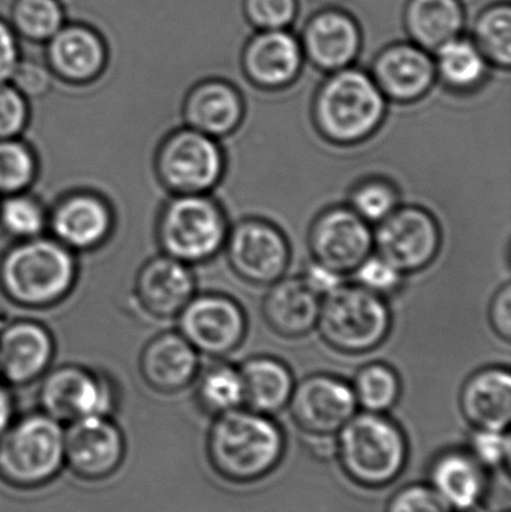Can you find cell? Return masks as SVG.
<instances>
[{"label":"cell","mask_w":511,"mask_h":512,"mask_svg":"<svg viewBox=\"0 0 511 512\" xmlns=\"http://www.w3.org/2000/svg\"><path fill=\"white\" fill-rule=\"evenodd\" d=\"M387 107L389 101L369 71L354 65L326 74L312 98L311 116L323 140L351 147L380 131Z\"/></svg>","instance_id":"1"},{"label":"cell","mask_w":511,"mask_h":512,"mask_svg":"<svg viewBox=\"0 0 511 512\" xmlns=\"http://www.w3.org/2000/svg\"><path fill=\"white\" fill-rule=\"evenodd\" d=\"M284 451V433L278 424L251 409L218 415L207 438L210 465L231 483L263 480L275 471Z\"/></svg>","instance_id":"2"},{"label":"cell","mask_w":511,"mask_h":512,"mask_svg":"<svg viewBox=\"0 0 511 512\" xmlns=\"http://www.w3.org/2000/svg\"><path fill=\"white\" fill-rule=\"evenodd\" d=\"M336 454L345 474L362 487L389 486L407 465L408 445L401 427L384 414L362 412L339 430Z\"/></svg>","instance_id":"3"},{"label":"cell","mask_w":511,"mask_h":512,"mask_svg":"<svg viewBox=\"0 0 511 512\" xmlns=\"http://www.w3.org/2000/svg\"><path fill=\"white\" fill-rule=\"evenodd\" d=\"M65 468V426L45 412L12 421L0 438V480L15 489H39Z\"/></svg>","instance_id":"4"},{"label":"cell","mask_w":511,"mask_h":512,"mask_svg":"<svg viewBox=\"0 0 511 512\" xmlns=\"http://www.w3.org/2000/svg\"><path fill=\"white\" fill-rule=\"evenodd\" d=\"M392 325V310L386 298L356 283L345 282L332 294L321 298L315 328L333 351L363 355L386 342Z\"/></svg>","instance_id":"5"},{"label":"cell","mask_w":511,"mask_h":512,"mask_svg":"<svg viewBox=\"0 0 511 512\" xmlns=\"http://www.w3.org/2000/svg\"><path fill=\"white\" fill-rule=\"evenodd\" d=\"M230 227L224 207L209 194L176 195L159 218V243L177 261L203 264L224 251Z\"/></svg>","instance_id":"6"},{"label":"cell","mask_w":511,"mask_h":512,"mask_svg":"<svg viewBox=\"0 0 511 512\" xmlns=\"http://www.w3.org/2000/svg\"><path fill=\"white\" fill-rule=\"evenodd\" d=\"M74 276V256L65 245L39 237L12 248L0 267V279L9 297L27 306L60 300L71 288Z\"/></svg>","instance_id":"7"},{"label":"cell","mask_w":511,"mask_h":512,"mask_svg":"<svg viewBox=\"0 0 511 512\" xmlns=\"http://www.w3.org/2000/svg\"><path fill=\"white\" fill-rule=\"evenodd\" d=\"M156 171L174 195L210 194L224 179L227 156L216 138L186 126L165 138Z\"/></svg>","instance_id":"8"},{"label":"cell","mask_w":511,"mask_h":512,"mask_svg":"<svg viewBox=\"0 0 511 512\" xmlns=\"http://www.w3.org/2000/svg\"><path fill=\"white\" fill-rule=\"evenodd\" d=\"M222 252L234 274L255 286H270L282 279L291 262V246L284 231L263 218L236 222Z\"/></svg>","instance_id":"9"},{"label":"cell","mask_w":511,"mask_h":512,"mask_svg":"<svg viewBox=\"0 0 511 512\" xmlns=\"http://www.w3.org/2000/svg\"><path fill=\"white\" fill-rule=\"evenodd\" d=\"M374 252L404 274L419 273L437 259L443 233L437 218L420 206H399L375 225Z\"/></svg>","instance_id":"10"},{"label":"cell","mask_w":511,"mask_h":512,"mask_svg":"<svg viewBox=\"0 0 511 512\" xmlns=\"http://www.w3.org/2000/svg\"><path fill=\"white\" fill-rule=\"evenodd\" d=\"M180 334L207 357L236 352L248 334V316L236 298L221 292L194 295L179 313Z\"/></svg>","instance_id":"11"},{"label":"cell","mask_w":511,"mask_h":512,"mask_svg":"<svg viewBox=\"0 0 511 512\" xmlns=\"http://www.w3.org/2000/svg\"><path fill=\"white\" fill-rule=\"evenodd\" d=\"M312 259L353 273L374 252V230L350 206H330L318 213L308 231Z\"/></svg>","instance_id":"12"},{"label":"cell","mask_w":511,"mask_h":512,"mask_svg":"<svg viewBox=\"0 0 511 512\" xmlns=\"http://www.w3.org/2000/svg\"><path fill=\"white\" fill-rule=\"evenodd\" d=\"M39 402L42 412L66 426L83 418L111 417L116 396L104 376L80 367H62L42 382Z\"/></svg>","instance_id":"13"},{"label":"cell","mask_w":511,"mask_h":512,"mask_svg":"<svg viewBox=\"0 0 511 512\" xmlns=\"http://www.w3.org/2000/svg\"><path fill=\"white\" fill-rule=\"evenodd\" d=\"M291 417L308 436H333L354 417L353 387L339 376L315 373L296 384L290 402Z\"/></svg>","instance_id":"14"},{"label":"cell","mask_w":511,"mask_h":512,"mask_svg":"<svg viewBox=\"0 0 511 512\" xmlns=\"http://www.w3.org/2000/svg\"><path fill=\"white\" fill-rule=\"evenodd\" d=\"M299 39L306 63L323 74L354 66L363 50L362 26L339 6H326L309 15Z\"/></svg>","instance_id":"15"},{"label":"cell","mask_w":511,"mask_h":512,"mask_svg":"<svg viewBox=\"0 0 511 512\" xmlns=\"http://www.w3.org/2000/svg\"><path fill=\"white\" fill-rule=\"evenodd\" d=\"M369 74L393 104H416L437 84L434 56L408 39L381 48L372 59Z\"/></svg>","instance_id":"16"},{"label":"cell","mask_w":511,"mask_h":512,"mask_svg":"<svg viewBox=\"0 0 511 512\" xmlns=\"http://www.w3.org/2000/svg\"><path fill=\"white\" fill-rule=\"evenodd\" d=\"M125 454V436L110 417L83 418L65 426V468L81 480L111 477Z\"/></svg>","instance_id":"17"},{"label":"cell","mask_w":511,"mask_h":512,"mask_svg":"<svg viewBox=\"0 0 511 512\" xmlns=\"http://www.w3.org/2000/svg\"><path fill=\"white\" fill-rule=\"evenodd\" d=\"M305 63L299 35L291 29L255 30L240 54L246 80L264 92H281L293 86Z\"/></svg>","instance_id":"18"},{"label":"cell","mask_w":511,"mask_h":512,"mask_svg":"<svg viewBox=\"0 0 511 512\" xmlns=\"http://www.w3.org/2000/svg\"><path fill=\"white\" fill-rule=\"evenodd\" d=\"M245 114L243 93L224 78L201 80L183 102L186 126L216 140L234 134L242 126Z\"/></svg>","instance_id":"19"},{"label":"cell","mask_w":511,"mask_h":512,"mask_svg":"<svg viewBox=\"0 0 511 512\" xmlns=\"http://www.w3.org/2000/svg\"><path fill=\"white\" fill-rule=\"evenodd\" d=\"M47 44L51 72L71 83H87L101 74L107 63V45L87 24H65Z\"/></svg>","instance_id":"20"},{"label":"cell","mask_w":511,"mask_h":512,"mask_svg":"<svg viewBox=\"0 0 511 512\" xmlns=\"http://www.w3.org/2000/svg\"><path fill=\"white\" fill-rule=\"evenodd\" d=\"M321 298L300 276L282 277L269 286L263 300V318L284 339H300L317 327Z\"/></svg>","instance_id":"21"},{"label":"cell","mask_w":511,"mask_h":512,"mask_svg":"<svg viewBox=\"0 0 511 512\" xmlns=\"http://www.w3.org/2000/svg\"><path fill=\"white\" fill-rule=\"evenodd\" d=\"M461 409L476 429L506 432L511 418L510 370L489 366L474 372L462 387Z\"/></svg>","instance_id":"22"},{"label":"cell","mask_w":511,"mask_h":512,"mask_svg":"<svg viewBox=\"0 0 511 512\" xmlns=\"http://www.w3.org/2000/svg\"><path fill=\"white\" fill-rule=\"evenodd\" d=\"M53 340L36 322L9 325L0 336V373L14 385L29 384L47 370Z\"/></svg>","instance_id":"23"},{"label":"cell","mask_w":511,"mask_h":512,"mask_svg":"<svg viewBox=\"0 0 511 512\" xmlns=\"http://www.w3.org/2000/svg\"><path fill=\"white\" fill-rule=\"evenodd\" d=\"M141 303L153 315H179L195 295V277L185 262L168 255L152 259L138 277Z\"/></svg>","instance_id":"24"},{"label":"cell","mask_w":511,"mask_h":512,"mask_svg":"<svg viewBox=\"0 0 511 512\" xmlns=\"http://www.w3.org/2000/svg\"><path fill=\"white\" fill-rule=\"evenodd\" d=\"M141 369L150 387L177 393L197 379L200 355L182 334L164 333L147 346Z\"/></svg>","instance_id":"25"},{"label":"cell","mask_w":511,"mask_h":512,"mask_svg":"<svg viewBox=\"0 0 511 512\" xmlns=\"http://www.w3.org/2000/svg\"><path fill=\"white\" fill-rule=\"evenodd\" d=\"M402 23L408 41L434 53L464 35L467 11L462 0H407Z\"/></svg>","instance_id":"26"},{"label":"cell","mask_w":511,"mask_h":512,"mask_svg":"<svg viewBox=\"0 0 511 512\" xmlns=\"http://www.w3.org/2000/svg\"><path fill=\"white\" fill-rule=\"evenodd\" d=\"M243 405L258 414L272 415L287 408L296 381L287 363L272 355H254L239 367Z\"/></svg>","instance_id":"27"},{"label":"cell","mask_w":511,"mask_h":512,"mask_svg":"<svg viewBox=\"0 0 511 512\" xmlns=\"http://www.w3.org/2000/svg\"><path fill=\"white\" fill-rule=\"evenodd\" d=\"M485 468L471 454L450 451L435 460L431 487L450 510L470 511L485 495Z\"/></svg>","instance_id":"28"},{"label":"cell","mask_w":511,"mask_h":512,"mask_svg":"<svg viewBox=\"0 0 511 512\" xmlns=\"http://www.w3.org/2000/svg\"><path fill=\"white\" fill-rule=\"evenodd\" d=\"M51 224L62 245L89 249L107 237L111 215L107 204L95 195L78 194L66 198L57 206Z\"/></svg>","instance_id":"29"},{"label":"cell","mask_w":511,"mask_h":512,"mask_svg":"<svg viewBox=\"0 0 511 512\" xmlns=\"http://www.w3.org/2000/svg\"><path fill=\"white\" fill-rule=\"evenodd\" d=\"M432 56L437 83L455 95L479 92L491 75L492 66L470 36L452 39L434 51Z\"/></svg>","instance_id":"30"},{"label":"cell","mask_w":511,"mask_h":512,"mask_svg":"<svg viewBox=\"0 0 511 512\" xmlns=\"http://www.w3.org/2000/svg\"><path fill=\"white\" fill-rule=\"evenodd\" d=\"M471 39L477 45L492 69L510 71L511 68V5L509 0H498L480 9L474 18Z\"/></svg>","instance_id":"31"},{"label":"cell","mask_w":511,"mask_h":512,"mask_svg":"<svg viewBox=\"0 0 511 512\" xmlns=\"http://www.w3.org/2000/svg\"><path fill=\"white\" fill-rule=\"evenodd\" d=\"M9 24L18 36L41 44L65 26L66 9L60 0H14Z\"/></svg>","instance_id":"32"},{"label":"cell","mask_w":511,"mask_h":512,"mask_svg":"<svg viewBox=\"0 0 511 512\" xmlns=\"http://www.w3.org/2000/svg\"><path fill=\"white\" fill-rule=\"evenodd\" d=\"M197 397L209 414L222 415L243 406V384L239 367L215 363L198 378Z\"/></svg>","instance_id":"33"},{"label":"cell","mask_w":511,"mask_h":512,"mask_svg":"<svg viewBox=\"0 0 511 512\" xmlns=\"http://www.w3.org/2000/svg\"><path fill=\"white\" fill-rule=\"evenodd\" d=\"M351 387L357 406L377 414H384L392 409L401 396V379L398 373L383 361L365 364L356 373Z\"/></svg>","instance_id":"34"},{"label":"cell","mask_w":511,"mask_h":512,"mask_svg":"<svg viewBox=\"0 0 511 512\" xmlns=\"http://www.w3.org/2000/svg\"><path fill=\"white\" fill-rule=\"evenodd\" d=\"M348 206L369 225H378L401 206V194L392 180L368 177L353 186Z\"/></svg>","instance_id":"35"},{"label":"cell","mask_w":511,"mask_h":512,"mask_svg":"<svg viewBox=\"0 0 511 512\" xmlns=\"http://www.w3.org/2000/svg\"><path fill=\"white\" fill-rule=\"evenodd\" d=\"M35 171V158L26 144L14 138L0 140V194H20L32 183Z\"/></svg>","instance_id":"36"},{"label":"cell","mask_w":511,"mask_h":512,"mask_svg":"<svg viewBox=\"0 0 511 512\" xmlns=\"http://www.w3.org/2000/svg\"><path fill=\"white\" fill-rule=\"evenodd\" d=\"M0 222L9 234L18 239H35L44 230V210L33 198L11 195L0 207Z\"/></svg>","instance_id":"37"},{"label":"cell","mask_w":511,"mask_h":512,"mask_svg":"<svg viewBox=\"0 0 511 512\" xmlns=\"http://www.w3.org/2000/svg\"><path fill=\"white\" fill-rule=\"evenodd\" d=\"M354 283L366 291L389 300L404 289L407 274L399 271L377 252H372L356 270L353 271Z\"/></svg>","instance_id":"38"},{"label":"cell","mask_w":511,"mask_h":512,"mask_svg":"<svg viewBox=\"0 0 511 512\" xmlns=\"http://www.w3.org/2000/svg\"><path fill=\"white\" fill-rule=\"evenodd\" d=\"M243 15L255 30L291 29L300 11L299 0H243Z\"/></svg>","instance_id":"39"},{"label":"cell","mask_w":511,"mask_h":512,"mask_svg":"<svg viewBox=\"0 0 511 512\" xmlns=\"http://www.w3.org/2000/svg\"><path fill=\"white\" fill-rule=\"evenodd\" d=\"M471 456L483 468L498 469L509 465L510 438L506 432L476 429L471 438Z\"/></svg>","instance_id":"40"},{"label":"cell","mask_w":511,"mask_h":512,"mask_svg":"<svg viewBox=\"0 0 511 512\" xmlns=\"http://www.w3.org/2000/svg\"><path fill=\"white\" fill-rule=\"evenodd\" d=\"M26 98L12 84H0V140H9L26 126Z\"/></svg>","instance_id":"41"},{"label":"cell","mask_w":511,"mask_h":512,"mask_svg":"<svg viewBox=\"0 0 511 512\" xmlns=\"http://www.w3.org/2000/svg\"><path fill=\"white\" fill-rule=\"evenodd\" d=\"M386 512H452L431 486L414 484L399 490Z\"/></svg>","instance_id":"42"},{"label":"cell","mask_w":511,"mask_h":512,"mask_svg":"<svg viewBox=\"0 0 511 512\" xmlns=\"http://www.w3.org/2000/svg\"><path fill=\"white\" fill-rule=\"evenodd\" d=\"M51 78L53 75L48 65L21 57L9 83H12L24 98H39L50 90Z\"/></svg>","instance_id":"43"},{"label":"cell","mask_w":511,"mask_h":512,"mask_svg":"<svg viewBox=\"0 0 511 512\" xmlns=\"http://www.w3.org/2000/svg\"><path fill=\"white\" fill-rule=\"evenodd\" d=\"M300 277L309 286V289L314 291L320 298L332 294L333 291H336L339 286L345 283L344 274L321 264V262L315 261V259L306 264L305 270H303V274Z\"/></svg>","instance_id":"44"},{"label":"cell","mask_w":511,"mask_h":512,"mask_svg":"<svg viewBox=\"0 0 511 512\" xmlns=\"http://www.w3.org/2000/svg\"><path fill=\"white\" fill-rule=\"evenodd\" d=\"M20 59V39L11 24L0 17V84L11 81Z\"/></svg>","instance_id":"45"},{"label":"cell","mask_w":511,"mask_h":512,"mask_svg":"<svg viewBox=\"0 0 511 512\" xmlns=\"http://www.w3.org/2000/svg\"><path fill=\"white\" fill-rule=\"evenodd\" d=\"M489 322L492 330L495 331L504 342L511 340V283H504L497 289L489 306Z\"/></svg>","instance_id":"46"},{"label":"cell","mask_w":511,"mask_h":512,"mask_svg":"<svg viewBox=\"0 0 511 512\" xmlns=\"http://www.w3.org/2000/svg\"><path fill=\"white\" fill-rule=\"evenodd\" d=\"M14 421V402L9 391L0 384V438Z\"/></svg>","instance_id":"47"}]
</instances>
